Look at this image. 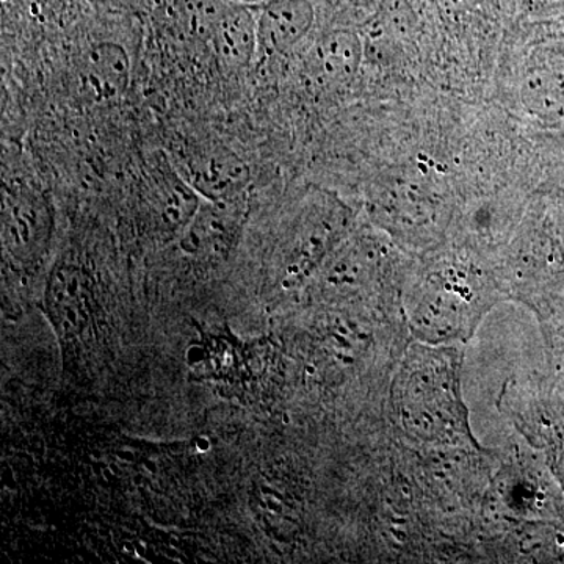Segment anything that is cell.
<instances>
[{
	"label": "cell",
	"instance_id": "6da1fadb",
	"mask_svg": "<svg viewBox=\"0 0 564 564\" xmlns=\"http://www.w3.org/2000/svg\"><path fill=\"white\" fill-rule=\"evenodd\" d=\"M458 373V358L448 350L421 348L404 362L395 399L408 433L432 443H474Z\"/></svg>",
	"mask_w": 564,
	"mask_h": 564
},
{
	"label": "cell",
	"instance_id": "7a4b0ae2",
	"mask_svg": "<svg viewBox=\"0 0 564 564\" xmlns=\"http://www.w3.org/2000/svg\"><path fill=\"white\" fill-rule=\"evenodd\" d=\"M370 206L384 229L408 240L434 239L447 217V196L419 166L386 170L372 188Z\"/></svg>",
	"mask_w": 564,
	"mask_h": 564
},
{
	"label": "cell",
	"instance_id": "3957f363",
	"mask_svg": "<svg viewBox=\"0 0 564 564\" xmlns=\"http://www.w3.org/2000/svg\"><path fill=\"white\" fill-rule=\"evenodd\" d=\"M3 243L17 261L31 262L46 248L52 231L50 204L29 185L3 188Z\"/></svg>",
	"mask_w": 564,
	"mask_h": 564
},
{
	"label": "cell",
	"instance_id": "277c9868",
	"mask_svg": "<svg viewBox=\"0 0 564 564\" xmlns=\"http://www.w3.org/2000/svg\"><path fill=\"white\" fill-rule=\"evenodd\" d=\"M364 57L366 44L361 32L333 29L315 41L307 52L304 69L322 90H340L356 79Z\"/></svg>",
	"mask_w": 564,
	"mask_h": 564
},
{
	"label": "cell",
	"instance_id": "5b68a950",
	"mask_svg": "<svg viewBox=\"0 0 564 564\" xmlns=\"http://www.w3.org/2000/svg\"><path fill=\"white\" fill-rule=\"evenodd\" d=\"M347 220V209L336 196L326 192L311 196L304 206L289 270L299 274L313 269L336 242Z\"/></svg>",
	"mask_w": 564,
	"mask_h": 564
},
{
	"label": "cell",
	"instance_id": "8992f818",
	"mask_svg": "<svg viewBox=\"0 0 564 564\" xmlns=\"http://www.w3.org/2000/svg\"><path fill=\"white\" fill-rule=\"evenodd\" d=\"M522 106L549 128H564V54L534 55L522 73Z\"/></svg>",
	"mask_w": 564,
	"mask_h": 564
},
{
	"label": "cell",
	"instance_id": "52a82bcc",
	"mask_svg": "<svg viewBox=\"0 0 564 564\" xmlns=\"http://www.w3.org/2000/svg\"><path fill=\"white\" fill-rule=\"evenodd\" d=\"M315 22L311 0H265L258 14L259 54L288 55Z\"/></svg>",
	"mask_w": 564,
	"mask_h": 564
},
{
	"label": "cell",
	"instance_id": "ba28073f",
	"mask_svg": "<svg viewBox=\"0 0 564 564\" xmlns=\"http://www.w3.org/2000/svg\"><path fill=\"white\" fill-rule=\"evenodd\" d=\"M242 206V196L199 206L182 240L185 250L204 258H220L226 254L240 231Z\"/></svg>",
	"mask_w": 564,
	"mask_h": 564
},
{
	"label": "cell",
	"instance_id": "9c48e42d",
	"mask_svg": "<svg viewBox=\"0 0 564 564\" xmlns=\"http://www.w3.org/2000/svg\"><path fill=\"white\" fill-rule=\"evenodd\" d=\"M187 169L188 182L209 202L239 198L250 182L247 163L226 148L195 152Z\"/></svg>",
	"mask_w": 564,
	"mask_h": 564
},
{
	"label": "cell",
	"instance_id": "30bf717a",
	"mask_svg": "<svg viewBox=\"0 0 564 564\" xmlns=\"http://www.w3.org/2000/svg\"><path fill=\"white\" fill-rule=\"evenodd\" d=\"M131 79V61L124 47L110 41L95 44L82 57L79 87L90 101L106 104L120 98Z\"/></svg>",
	"mask_w": 564,
	"mask_h": 564
},
{
	"label": "cell",
	"instance_id": "8fae6325",
	"mask_svg": "<svg viewBox=\"0 0 564 564\" xmlns=\"http://www.w3.org/2000/svg\"><path fill=\"white\" fill-rule=\"evenodd\" d=\"M209 41L221 66L247 68L259 54L258 17L245 3L228 6Z\"/></svg>",
	"mask_w": 564,
	"mask_h": 564
},
{
	"label": "cell",
	"instance_id": "7c38bea8",
	"mask_svg": "<svg viewBox=\"0 0 564 564\" xmlns=\"http://www.w3.org/2000/svg\"><path fill=\"white\" fill-rule=\"evenodd\" d=\"M148 202L152 214L165 228L188 226L199 206V193L187 180H182L172 166L159 163L148 180Z\"/></svg>",
	"mask_w": 564,
	"mask_h": 564
},
{
	"label": "cell",
	"instance_id": "4fadbf2b",
	"mask_svg": "<svg viewBox=\"0 0 564 564\" xmlns=\"http://www.w3.org/2000/svg\"><path fill=\"white\" fill-rule=\"evenodd\" d=\"M228 6L225 0H182L185 29L198 39L210 40Z\"/></svg>",
	"mask_w": 564,
	"mask_h": 564
},
{
	"label": "cell",
	"instance_id": "5bb4252c",
	"mask_svg": "<svg viewBox=\"0 0 564 564\" xmlns=\"http://www.w3.org/2000/svg\"><path fill=\"white\" fill-rule=\"evenodd\" d=\"M480 2L481 0H443L444 6L454 11L473 10Z\"/></svg>",
	"mask_w": 564,
	"mask_h": 564
},
{
	"label": "cell",
	"instance_id": "9a60e30c",
	"mask_svg": "<svg viewBox=\"0 0 564 564\" xmlns=\"http://www.w3.org/2000/svg\"><path fill=\"white\" fill-rule=\"evenodd\" d=\"M555 228L564 242V199L562 203H558V206H556L555 209Z\"/></svg>",
	"mask_w": 564,
	"mask_h": 564
},
{
	"label": "cell",
	"instance_id": "2e32d148",
	"mask_svg": "<svg viewBox=\"0 0 564 564\" xmlns=\"http://www.w3.org/2000/svg\"><path fill=\"white\" fill-rule=\"evenodd\" d=\"M555 474L556 478H558V484L562 485V488L564 489V452L562 456H560L558 463H556Z\"/></svg>",
	"mask_w": 564,
	"mask_h": 564
},
{
	"label": "cell",
	"instance_id": "e0dca14e",
	"mask_svg": "<svg viewBox=\"0 0 564 564\" xmlns=\"http://www.w3.org/2000/svg\"><path fill=\"white\" fill-rule=\"evenodd\" d=\"M236 2H240V3H259V2H265V0H236Z\"/></svg>",
	"mask_w": 564,
	"mask_h": 564
},
{
	"label": "cell",
	"instance_id": "ac0fdd59",
	"mask_svg": "<svg viewBox=\"0 0 564 564\" xmlns=\"http://www.w3.org/2000/svg\"><path fill=\"white\" fill-rule=\"evenodd\" d=\"M372 2L381 3L383 0H372Z\"/></svg>",
	"mask_w": 564,
	"mask_h": 564
}]
</instances>
